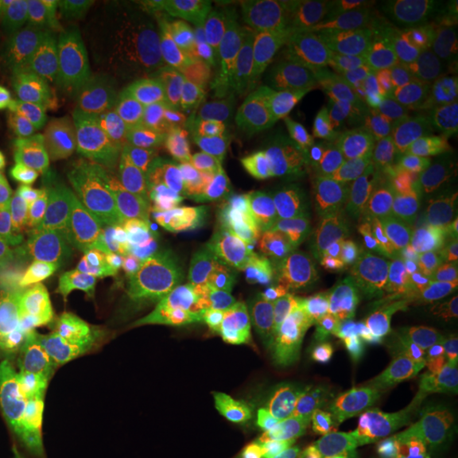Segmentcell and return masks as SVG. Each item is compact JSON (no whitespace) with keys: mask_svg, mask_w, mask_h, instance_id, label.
Returning a JSON list of instances; mask_svg holds the SVG:
<instances>
[{"mask_svg":"<svg viewBox=\"0 0 458 458\" xmlns=\"http://www.w3.org/2000/svg\"><path fill=\"white\" fill-rule=\"evenodd\" d=\"M302 34L278 14L243 5L194 19L168 68L185 119L208 148L272 162L331 131L318 56Z\"/></svg>","mask_w":458,"mask_h":458,"instance_id":"1","label":"cell"},{"mask_svg":"<svg viewBox=\"0 0 458 458\" xmlns=\"http://www.w3.org/2000/svg\"><path fill=\"white\" fill-rule=\"evenodd\" d=\"M134 355L162 406L204 450L233 452L250 443L199 348L196 327L158 321L134 346Z\"/></svg>","mask_w":458,"mask_h":458,"instance_id":"2","label":"cell"},{"mask_svg":"<svg viewBox=\"0 0 458 458\" xmlns=\"http://www.w3.org/2000/svg\"><path fill=\"white\" fill-rule=\"evenodd\" d=\"M117 107L115 172L134 187L151 191L182 151L177 104L155 55L126 60L114 81Z\"/></svg>","mask_w":458,"mask_h":458,"instance_id":"3","label":"cell"},{"mask_svg":"<svg viewBox=\"0 0 458 458\" xmlns=\"http://www.w3.org/2000/svg\"><path fill=\"white\" fill-rule=\"evenodd\" d=\"M145 240L153 268V299L158 308L187 327L228 338L238 327L245 297L214 272L189 231L165 226L149 217Z\"/></svg>","mask_w":458,"mask_h":458,"instance_id":"4","label":"cell"},{"mask_svg":"<svg viewBox=\"0 0 458 458\" xmlns=\"http://www.w3.org/2000/svg\"><path fill=\"white\" fill-rule=\"evenodd\" d=\"M238 187L228 157L213 148L183 149L151 192V219L194 231L228 217Z\"/></svg>","mask_w":458,"mask_h":458,"instance_id":"5","label":"cell"},{"mask_svg":"<svg viewBox=\"0 0 458 458\" xmlns=\"http://www.w3.org/2000/svg\"><path fill=\"white\" fill-rule=\"evenodd\" d=\"M92 64L55 51L21 72L7 104V119L24 148L48 140Z\"/></svg>","mask_w":458,"mask_h":458,"instance_id":"6","label":"cell"},{"mask_svg":"<svg viewBox=\"0 0 458 458\" xmlns=\"http://www.w3.org/2000/svg\"><path fill=\"white\" fill-rule=\"evenodd\" d=\"M85 270L98 319H128L153 299L149 250L147 240L136 233L102 238Z\"/></svg>","mask_w":458,"mask_h":458,"instance_id":"7","label":"cell"},{"mask_svg":"<svg viewBox=\"0 0 458 458\" xmlns=\"http://www.w3.org/2000/svg\"><path fill=\"white\" fill-rule=\"evenodd\" d=\"M199 348L228 394L231 410L248 440L278 438L299 443L301 408L285 395L267 389L246 374L234 353L197 329Z\"/></svg>","mask_w":458,"mask_h":458,"instance_id":"8","label":"cell"},{"mask_svg":"<svg viewBox=\"0 0 458 458\" xmlns=\"http://www.w3.org/2000/svg\"><path fill=\"white\" fill-rule=\"evenodd\" d=\"M24 172L38 200L98 216L111 213L113 199L98 165L60 141H43L24 151Z\"/></svg>","mask_w":458,"mask_h":458,"instance_id":"9","label":"cell"},{"mask_svg":"<svg viewBox=\"0 0 458 458\" xmlns=\"http://www.w3.org/2000/svg\"><path fill=\"white\" fill-rule=\"evenodd\" d=\"M45 141H60L82 153L98 166L113 168L117 143V107L114 79L107 65H90L65 114Z\"/></svg>","mask_w":458,"mask_h":458,"instance_id":"10","label":"cell"},{"mask_svg":"<svg viewBox=\"0 0 458 458\" xmlns=\"http://www.w3.org/2000/svg\"><path fill=\"white\" fill-rule=\"evenodd\" d=\"M96 411L81 448L66 458H131L141 428L145 382L126 369L98 377Z\"/></svg>","mask_w":458,"mask_h":458,"instance_id":"11","label":"cell"},{"mask_svg":"<svg viewBox=\"0 0 458 458\" xmlns=\"http://www.w3.org/2000/svg\"><path fill=\"white\" fill-rule=\"evenodd\" d=\"M28 293L31 327H47L77 346L94 344L100 319L85 268H68L56 276H34Z\"/></svg>","mask_w":458,"mask_h":458,"instance_id":"12","label":"cell"},{"mask_svg":"<svg viewBox=\"0 0 458 458\" xmlns=\"http://www.w3.org/2000/svg\"><path fill=\"white\" fill-rule=\"evenodd\" d=\"M411 412H365L327 425H306L310 442L329 458H393L412 438Z\"/></svg>","mask_w":458,"mask_h":458,"instance_id":"13","label":"cell"},{"mask_svg":"<svg viewBox=\"0 0 458 458\" xmlns=\"http://www.w3.org/2000/svg\"><path fill=\"white\" fill-rule=\"evenodd\" d=\"M421 2L412 0H327V22L391 51L408 49L423 24Z\"/></svg>","mask_w":458,"mask_h":458,"instance_id":"14","label":"cell"},{"mask_svg":"<svg viewBox=\"0 0 458 458\" xmlns=\"http://www.w3.org/2000/svg\"><path fill=\"white\" fill-rule=\"evenodd\" d=\"M319 70L321 106L331 131L344 134L360 143L369 134L380 130L386 121L376 109L346 82L336 60V39L329 30L316 26L310 30Z\"/></svg>","mask_w":458,"mask_h":458,"instance_id":"15","label":"cell"},{"mask_svg":"<svg viewBox=\"0 0 458 458\" xmlns=\"http://www.w3.org/2000/svg\"><path fill=\"white\" fill-rule=\"evenodd\" d=\"M291 352L295 376L306 370L327 369L367 393V363L355 327L314 314L301 331Z\"/></svg>","mask_w":458,"mask_h":458,"instance_id":"16","label":"cell"},{"mask_svg":"<svg viewBox=\"0 0 458 458\" xmlns=\"http://www.w3.org/2000/svg\"><path fill=\"white\" fill-rule=\"evenodd\" d=\"M236 360L248 376L263 387L297 401L295 367L287 344L265 327L259 314L243 302L238 321ZM301 408V406H299Z\"/></svg>","mask_w":458,"mask_h":458,"instance_id":"17","label":"cell"},{"mask_svg":"<svg viewBox=\"0 0 458 458\" xmlns=\"http://www.w3.org/2000/svg\"><path fill=\"white\" fill-rule=\"evenodd\" d=\"M299 155L316 158L325 168L331 192V209L342 217L359 221L361 187L370 164V157L360 143L340 132L329 131Z\"/></svg>","mask_w":458,"mask_h":458,"instance_id":"18","label":"cell"},{"mask_svg":"<svg viewBox=\"0 0 458 458\" xmlns=\"http://www.w3.org/2000/svg\"><path fill=\"white\" fill-rule=\"evenodd\" d=\"M248 181L287 213L318 206L331 208L327 172L316 158L308 155L272 160L250 175Z\"/></svg>","mask_w":458,"mask_h":458,"instance_id":"19","label":"cell"},{"mask_svg":"<svg viewBox=\"0 0 458 458\" xmlns=\"http://www.w3.org/2000/svg\"><path fill=\"white\" fill-rule=\"evenodd\" d=\"M355 329L367 363V393L393 403L410 386L411 378L425 361L428 348L399 344L378 325Z\"/></svg>","mask_w":458,"mask_h":458,"instance_id":"20","label":"cell"},{"mask_svg":"<svg viewBox=\"0 0 458 458\" xmlns=\"http://www.w3.org/2000/svg\"><path fill=\"white\" fill-rule=\"evenodd\" d=\"M433 132L437 138L421 177L431 194L452 196L458 191V51L438 90Z\"/></svg>","mask_w":458,"mask_h":458,"instance_id":"21","label":"cell"},{"mask_svg":"<svg viewBox=\"0 0 458 458\" xmlns=\"http://www.w3.org/2000/svg\"><path fill=\"white\" fill-rule=\"evenodd\" d=\"M458 51V19L423 21L408 47L411 81L425 96L433 119L438 90Z\"/></svg>","mask_w":458,"mask_h":458,"instance_id":"22","label":"cell"},{"mask_svg":"<svg viewBox=\"0 0 458 458\" xmlns=\"http://www.w3.org/2000/svg\"><path fill=\"white\" fill-rule=\"evenodd\" d=\"M289 214L246 179L236 191L228 219L255 257L262 259L282 250Z\"/></svg>","mask_w":458,"mask_h":458,"instance_id":"23","label":"cell"},{"mask_svg":"<svg viewBox=\"0 0 458 458\" xmlns=\"http://www.w3.org/2000/svg\"><path fill=\"white\" fill-rule=\"evenodd\" d=\"M189 234L204 260L229 287L243 297L255 287L257 257L228 217L189 231Z\"/></svg>","mask_w":458,"mask_h":458,"instance_id":"24","label":"cell"},{"mask_svg":"<svg viewBox=\"0 0 458 458\" xmlns=\"http://www.w3.org/2000/svg\"><path fill=\"white\" fill-rule=\"evenodd\" d=\"M295 393L301 420L306 425H327L353 416L365 404L369 394L352 386L327 369H314L295 376Z\"/></svg>","mask_w":458,"mask_h":458,"instance_id":"25","label":"cell"},{"mask_svg":"<svg viewBox=\"0 0 458 458\" xmlns=\"http://www.w3.org/2000/svg\"><path fill=\"white\" fill-rule=\"evenodd\" d=\"M376 260L370 257H344L331 272L327 293L344 316L360 327L382 321V302L377 284Z\"/></svg>","mask_w":458,"mask_h":458,"instance_id":"26","label":"cell"},{"mask_svg":"<svg viewBox=\"0 0 458 458\" xmlns=\"http://www.w3.org/2000/svg\"><path fill=\"white\" fill-rule=\"evenodd\" d=\"M131 458H206L204 448L145 386L143 416Z\"/></svg>","mask_w":458,"mask_h":458,"instance_id":"27","label":"cell"},{"mask_svg":"<svg viewBox=\"0 0 458 458\" xmlns=\"http://www.w3.org/2000/svg\"><path fill=\"white\" fill-rule=\"evenodd\" d=\"M0 39L7 62L21 72L43 60L55 43V0H28Z\"/></svg>","mask_w":458,"mask_h":458,"instance_id":"28","label":"cell"},{"mask_svg":"<svg viewBox=\"0 0 458 458\" xmlns=\"http://www.w3.org/2000/svg\"><path fill=\"white\" fill-rule=\"evenodd\" d=\"M333 268L308 262L285 251L257 259L255 287L270 294L312 299L327 289Z\"/></svg>","mask_w":458,"mask_h":458,"instance_id":"29","label":"cell"},{"mask_svg":"<svg viewBox=\"0 0 458 458\" xmlns=\"http://www.w3.org/2000/svg\"><path fill=\"white\" fill-rule=\"evenodd\" d=\"M16 217L22 225L48 233L65 248L72 260H81L94 246V217L81 209L24 199Z\"/></svg>","mask_w":458,"mask_h":458,"instance_id":"30","label":"cell"},{"mask_svg":"<svg viewBox=\"0 0 458 458\" xmlns=\"http://www.w3.org/2000/svg\"><path fill=\"white\" fill-rule=\"evenodd\" d=\"M458 394V357L446 336L429 346L410 386L391 404L446 403Z\"/></svg>","mask_w":458,"mask_h":458,"instance_id":"31","label":"cell"},{"mask_svg":"<svg viewBox=\"0 0 458 458\" xmlns=\"http://www.w3.org/2000/svg\"><path fill=\"white\" fill-rule=\"evenodd\" d=\"M384 277L404 304L425 311L445 327L458 293V272L450 267L429 274H399L386 270Z\"/></svg>","mask_w":458,"mask_h":458,"instance_id":"32","label":"cell"},{"mask_svg":"<svg viewBox=\"0 0 458 458\" xmlns=\"http://www.w3.org/2000/svg\"><path fill=\"white\" fill-rule=\"evenodd\" d=\"M384 233L391 240H414L448 245L458 236V191L452 196L411 206L394 228Z\"/></svg>","mask_w":458,"mask_h":458,"instance_id":"33","label":"cell"},{"mask_svg":"<svg viewBox=\"0 0 458 458\" xmlns=\"http://www.w3.org/2000/svg\"><path fill=\"white\" fill-rule=\"evenodd\" d=\"M336 60L346 82L374 109H378L389 90V65L378 49L363 39L336 43Z\"/></svg>","mask_w":458,"mask_h":458,"instance_id":"34","label":"cell"},{"mask_svg":"<svg viewBox=\"0 0 458 458\" xmlns=\"http://www.w3.org/2000/svg\"><path fill=\"white\" fill-rule=\"evenodd\" d=\"M331 211L333 209L327 206H318L289 214L282 251L327 268H335L344 255L333 245L327 233Z\"/></svg>","mask_w":458,"mask_h":458,"instance_id":"35","label":"cell"},{"mask_svg":"<svg viewBox=\"0 0 458 458\" xmlns=\"http://www.w3.org/2000/svg\"><path fill=\"white\" fill-rule=\"evenodd\" d=\"M377 164L410 181L423 157V134L403 121H389L360 141Z\"/></svg>","mask_w":458,"mask_h":458,"instance_id":"36","label":"cell"},{"mask_svg":"<svg viewBox=\"0 0 458 458\" xmlns=\"http://www.w3.org/2000/svg\"><path fill=\"white\" fill-rule=\"evenodd\" d=\"M386 270L399 274H429L450 267V246L433 242L391 240L384 231L377 234L370 251Z\"/></svg>","mask_w":458,"mask_h":458,"instance_id":"37","label":"cell"},{"mask_svg":"<svg viewBox=\"0 0 458 458\" xmlns=\"http://www.w3.org/2000/svg\"><path fill=\"white\" fill-rule=\"evenodd\" d=\"M411 191V181L370 160L361 187V219L374 226L384 223L389 226L395 214L410 200Z\"/></svg>","mask_w":458,"mask_h":458,"instance_id":"38","label":"cell"},{"mask_svg":"<svg viewBox=\"0 0 458 458\" xmlns=\"http://www.w3.org/2000/svg\"><path fill=\"white\" fill-rule=\"evenodd\" d=\"M245 304L259 314L263 325L289 348L294 346L301 331L316 314L314 299L270 294L253 287L245 295Z\"/></svg>","mask_w":458,"mask_h":458,"instance_id":"39","label":"cell"},{"mask_svg":"<svg viewBox=\"0 0 458 458\" xmlns=\"http://www.w3.org/2000/svg\"><path fill=\"white\" fill-rule=\"evenodd\" d=\"M189 7L185 0H124L117 2L119 28L136 41H155L172 33L177 19Z\"/></svg>","mask_w":458,"mask_h":458,"instance_id":"40","label":"cell"},{"mask_svg":"<svg viewBox=\"0 0 458 458\" xmlns=\"http://www.w3.org/2000/svg\"><path fill=\"white\" fill-rule=\"evenodd\" d=\"M55 43L64 55L100 64L96 26L82 0H55Z\"/></svg>","mask_w":458,"mask_h":458,"instance_id":"41","label":"cell"},{"mask_svg":"<svg viewBox=\"0 0 458 458\" xmlns=\"http://www.w3.org/2000/svg\"><path fill=\"white\" fill-rule=\"evenodd\" d=\"M58 411L33 386L24 393L19 408L26 458H51L55 455Z\"/></svg>","mask_w":458,"mask_h":458,"instance_id":"42","label":"cell"},{"mask_svg":"<svg viewBox=\"0 0 458 458\" xmlns=\"http://www.w3.org/2000/svg\"><path fill=\"white\" fill-rule=\"evenodd\" d=\"M94 411H96V382L90 377V382L83 389V393L79 394L73 401H70L65 408L58 411L56 440H55L56 458L70 457L73 452L81 448L92 425Z\"/></svg>","mask_w":458,"mask_h":458,"instance_id":"43","label":"cell"},{"mask_svg":"<svg viewBox=\"0 0 458 458\" xmlns=\"http://www.w3.org/2000/svg\"><path fill=\"white\" fill-rule=\"evenodd\" d=\"M378 327L399 344H418L425 348L433 346L445 336L443 325L438 319L404 302L384 310Z\"/></svg>","mask_w":458,"mask_h":458,"instance_id":"44","label":"cell"},{"mask_svg":"<svg viewBox=\"0 0 458 458\" xmlns=\"http://www.w3.org/2000/svg\"><path fill=\"white\" fill-rule=\"evenodd\" d=\"M19 255L36 272V276H56L68 270L73 262L64 246L43 229L19 223L16 229Z\"/></svg>","mask_w":458,"mask_h":458,"instance_id":"45","label":"cell"},{"mask_svg":"<svg viewBox=\"0 0 458 458\" xmlns=\"http://www.w3.org/2000/svg\"><path fill=\"white\" fill-rule=\"evenodd\" d=\"M380 117L389 121H403L421 134L433 132V113L425 96L414 87V83L389 87L387 96L377 109Z\"/></svg>","mask_w":458,"mask_h":458,"instance_id":"46","label":"cell"},{"mask_svg":"<svg viewBox=\"0 0 458 458\" xmlns=\"http://www.w3.org/2000/svg\"><path fill=\"white\" fill-rule=\"evenodd\" d=\"M19 348L28 360L49 370L64 369L77 355V344L41 327H31L21 338Z\"/></svg>","mask_w":458,"mask_h":458,"instance_id":"47","label":"cell"},{"mask_svg":"<svg viewBox=\"0 0 458 458\" xmlns=\"http://www.w3.org/2000/svg\"><path fill=\"white\" fill-rule=\"evenodd\" d=\"M83 7L92 17L96 33H98V48H100V64H124L123 51L119 48L114 36V17L117 2L114 0H82Z\"/></svg>","mask_w":458,"mask_h":458,"instance_id":"48","label":"cell"},{"mask_svg":"<svg viewBox=\"0 0 458 458\" xmlns=\"http://www.w3.org/2000/svg\"><path fill=\"white\" fill-rule=\"evenodd\" d=\"M327 233L333 242V245L338 248V251L344 257L352 255H360V257H369L374 246L376 236L372 231L360 225L359 221H352L342 217L335 211L329 214L327 219Z\"/></svg>","mask_w":458,"mask_h":458,"instance_id":"49","label":"cell"},{"mask_svg":"<svg viewBox=\"0 0 458 458\" xmlns=\"http://www.w3.org/2000/svg\"><path fill=\"white\" fill-rule=\"evenodd\" d=\"M90 377L70 378L60 374L58 370H41L33 380V387L43 394L56 411L65 408L70 401H73L83 389L89 386Z\"/></svg>","mask_w":458,"mask_h":458,"instance_id":"50","label":"cell"},{"mask_svg":"<svg viewBox=\"0 0 458 458\" xmlns=\"http://www.w3.org/2000/svg\"><path fill=\"white\" fill-rule=\"evenodd\" d=\"M24 393V378L16 361L5 350L0 357V420L19 414Z\"/></svg>","mask_w":458,"mask_h":458,"instance_id":"51","label":"cell"},{"mask_svg":"<svg viewBox=\"0 0 458 458\" xmlns=\"http://www.w3.org/2000/svg\"><path fill=\"white\" fill-rule=\"evenodd\" d=\"M243 450L248 458H302L299 452V443L278 438L251 440Z\"/></svg>","mask_w":458,"mask_h":458,"instance_id":"52","label":"cell"},{"mask_svg":"<svg viewBox=\"0 0 458 458\" xmlns=\"http://www.w3.org/2000/svg\"><path fill=\"white\" fill-rule=\"evenodd\" d=\"M0 458H26L19 414L0 420Z\"/></svg>","mask_w":458,"mask_h":458,"instance_id":"53","label":"cell"},{"mask_svg":"<svg viewBox=\"0 0 458 458\" xmlns=\"http://www.w3.org/2000/svg\"><path fill=\"white\" fill-rule=\"evenodd\" d=\"M437 437L442 445L443 454L448 457L458 458V412L443 408L440 421L437 426Z\"/></svg>","mask_w":458,"mask_h":458,"instance_id":"54","label":"cell"},{"mask_svg":"<svg viewBox=\"0 0 458 458\" xmlns=\"http://www.w3.org/2000/svg\"><path fill=\"white\" fill-rule=\"evenodd\" d=\"M24 202L22 189L19 182L5 172H0V219L16 216Z\"/></svg>","mask_w":458,"mask_h":458,"instance_id":"55","label":"cell"},{"mask_svg":"<svg viewBox=\"0 0 458 458\" xmlns=\"http://www.w3.org/2000/svg\"><path fill=\"white\" fill-rule=\"evenodd\" d=\"M28 0H0V36L11 26Z\"/></svg>","mask_w":458,"mask_h":458,"instance_id":"56","label":"cell"},{"mask_svg":"<svg viewBox=\"0 0 458 458\" xmlns=\"http://www.w3.org/2000/svg\"><path fill=\"white\" fill-rule=\"evenodd\" d=\"M13 329V319H11V312L7 311V308L0 302V340H4Z\"/></svg>","mask_w":458,"mask_h":458,"instance_id":"57","label":"cell"},{"mask_svg":"<svg viewBox=\"0 0 458 458\" xmlns=\"http://www.w3.org/2000/svg\"><path fill=\"white\" fill-rule=\"evenodd\" d=\"M229 458H248V457H246L245 450H233V452H229Z\"/></svg>","mask_w":458,"mask_h":458,"instance_id":"58","label":"cell"},{"mask_svg":"<svg viewBox=\"0 0 458 458\" xmlns=\"http://www.w3.org/2000/svg\"><path fill=\"white\" fill-rule=\"evenodd\" d=\"M206 458H229V452H213L211 455Z\"/></svg>","mask_w":458,"mask_h":458,"instance_id":"59","label":"cell"},{"mask_svg":"<svg viewBox=\"0 0 458 458\" xmlns=\"http://www.w3.org/2000/svg\"><path fill=\"white\" fill-rule=\"evenodd\" d=\"M4 352H5V348H4V346H2V344H0V357H2V355H4Z\"/></svg>","mask_w":458,"mask_h":458,"instance_id":"60","label":"cell"},{"mask_svg":"<svg viewBox=\"0 0 458 458\" xmlns=\"http://www.w3.org/2000/svg\"><path fill=\"white\" fill-rule=\"evenodd\" d=\"M438 458H452V457H448V455H445V454H442V455H440V457Z\"/></svg>","mask_w":458,"mask_h":458,"instance_id":"61","label":"cell"}]
</instances>
